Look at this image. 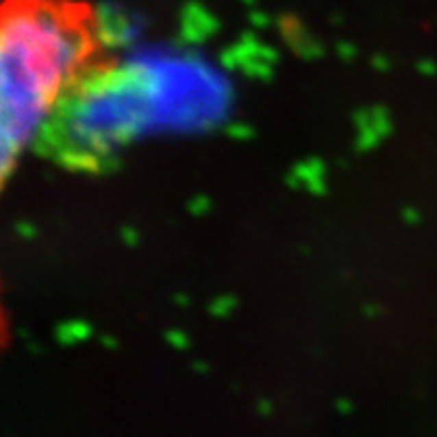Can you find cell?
<instances>
[{"mask_svg": "<svg viewBox=\"0 0 437 437\" xmlns=\"http://www.w3.org/2000/svg\"><path fill=\"white\" fill-rule=\"evenodd\" d=\"M231 84L203 55L150 45L82 79L63 114L69 148L99 156L140 136L197 132L218 124L231 105Z\"/></svg>", "mask_w": 437, "mask_h": 437, "instance_id": "obj_1", "label": "cell"}, {"mask_svg": "<svg viewBox=\"0 0 437 437\" xmlns=\"http://www.w3.org/2000/svg\"><path fill=\"white\" fill-rule=\"evenodd\" d=\"M84 21L51 0H14L0 29L2 171L43 132L89 55Z\"/></svg>", "mask_w": 437, "mask_h": 437, "instance_id": "obj_2", "label": "cell"}]
</instances>
